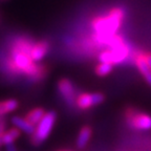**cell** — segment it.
<instances>
[{
  "label": "cell",
  "instance_id": "20",
  "mask_svg": "<svg viewBox=\"0 0 151 151\" xmlns=\"http://www.w3.org/2000/svg\"><path fill=\"white\" fill-rule=\"evenodd\" d=\"M62 151H69V150H62Z\"/></svg>",
  "mask_w": 151,
  "mask_h": 151
},
{
  "label": "cell",
  "instance_id": "14",
  "mask_svg": "<svg viewBox=\"0 0 151 151\" xmlns=\"http://www.w3.org/2000/svg\"><path fill=\"white\" fill-rule=\"evenodd\" d=\"M44 114H45L44 109L41 108V107H37V108H34V109H32L31 111H28L25 119L36 127V125L40 122L41 119L43 118Z\"/></svg>",
  "mask_w": 151,
  "mask_h": 151
},
{
  "label": "cell",
  "instance_id": "4",
  "mask_svg": "<svg viewBox=\"0 0 151 151\" xmlns=\"http://www.w3.org/2000/svg\"><path fill=\"white\" fill-rule=\"evenodd\" d=\"M128 54H129V50L123 42L121 44L116 45V46L110 47L109 50L103 52L100 55L99 60L100 62H108V63L111 64H118L124 61L127 58Z\"/></svg>",
  "mask_w": 151,
  "mask_h": 151
},
{
  "label": "cell",
  "instance_id": "7",
  "mask_svg": "<svg viewBox=\"0 0 151 151\" xmlns=\"http://www.w3.org/2000/svg\"><path fill=\"white\" fill-rule=\"evenodd\" d=\"M58 91L60 92L61 97L64 99V101L66 103L73 106L76 104V89L75 86H73V83L71 82L68 79H61V80L58 82Z\"/></svg>",
  "mask_w": 151,
  "mask_h": 151
},
{
  "label": "cell",
  "instance_id": "16",
  "mask_svg": "<svg viewBox=\"0 0 151 151\" xmlns=\"http://www.w3.org/2000/svg\"><path fill=\"white\" fill-rule=\"evenodd\" d=\"M6 120L5 116H0V134H2L3 132L6 130Z\"/></svg>",
  "mask_w": 151,
  "mask_h": 151
},
{
  "label": "cell",
  "instance_id": "17",
  "mask_svg": "<svg viewBox=\"0 0 151 151\" xmlns=\"http://www.w3.org/2000/svg\"><path fill=\"white\" fill-rule=\"evenodd\" d=\"M144 57H145V60H146L147 64H148V66L151 69V54H144Z\"/></svg>",
  "mask_w": 151,
  "mask_h": 151
},
{
  "label": "cell",
  "instance_id": "13",
  "mask_svg": "<svg viewBox=\"0 0 151 151\" xmlns=\"http://www.w3.org/2000/svg\"><path fill=\"white\" fill-rule=\"evenodd\" d=\"M90 137H91V128L89 126L82 127V129L79 132L78 137H77V147L79 149H83L87 145Z\"/></svg>",
  "mask_w": 151,
  "mask_h": 151
},
{
  "label": "cell",
  "instance_id": "5",
  "mask_svg": "<svg viewBox=\"0 0 151 151\" xmlns=\"http://www.w3.org/2000/svg\"><path fill=\"white\" fill-rule=\"evenodd\" d=\"M127 124L129 127L135 130H150L151 129V116L143 112H134L129 110L126 114Z\"/></svg>",
  "mask_w": 151,
  "mask_h": 151
},
{
  "label": "cell",
  "instance_id": "8",
  "mask_svg": "<svg viewBox=\"0 0 151 151\" xmlns=\"http://www.w3.org/2000/svg\"><path fill=\"white\" fill-rule=\"evenodd\" d=\"M50 45L46 41H38L34 43L31 50V58L35 63L40 62L48 52Z\"/></svg>",
  "mask_w": 151,
  "mask_h": 151
},
{
  "label": "cell",
  "instance_id": "12",
  "mask_svg": "<svg viewBox=\"0 0 151 151\" xmlns=\"http://www.w3.org/2000/svg\"><path fill=\"white\" fill-rule=\"evenodd\" d=\"M20 134H21V131L15 127L11 128V129H9V130H5L2 134H1L2 145L3 146H7V145L14 144V142L20 137Z\"/></svg>",
  "mask_w": 151,
  "mask_h": 151
},
{
  "label": "cell",
  "instance_id": "1",
  "mask_svg": "<svg viewBox=\"0 0 151 151\" xmlns=\"http://www.w3.org/2000/svg\"><path fill=\"white\" fill-rule=\"evenodd\" d=\"M34 42L26 38H18L12 45L7 68L14 73H22L34 81L42 78L43 67L32 60L31 50Z\"/></svg>",
  "mask_w": 151,
  "mask_h": 151
},
{
  "label": "cell",
  "instance_id": "19",
  "mask_svg": "<svg viewBox=\"0 0 151 151\" xmlns=\"http://www.w3.org/2000/svg\"><path fill=\"white\" fill-rule=\"evenodd\" d=\"M1 146H3V145H2V139H1V134H0V147Z\"/></svg>",
  "mask_w": 151,
  "mask_h": 151
},
{
  "label": "cell",
  "instance_id": "6",
  "mask_svg": "<svg viewBox=\"0 0 151 151\" xmlns=\"http://www.w3.org/2000/svg\"><path fill=\"white\" fill-rule=\"evenodd\" d=\"M105 97L101 92H93V93H81L76 99V105L81 109H88L90 107L97 106L103 103Z\"/></svg>",
  "mask_w": 151,
  "mask_h": 151
},
{
  "label": "cell",
  "instance_id": "18",
  "mask_svg": "<svg viewBox=\"0 0 151 151\" xmlns=\"http://www.w3.org/2000/svg\"><path fill=\"white\" fill-rule=\"evenodd\" d=\"M5 148H6V151H17V148L14 144L7 145V146H5Z\"/></svg>",
  "mask_w": 151,
  "mask_h": 151
},
{
  "label": "cell",
  "instance_id": "9",
  "mask_svg": "<svg viewBox=\"0 0 151 151\" xmlns=\"http://www.w3.org/2000/svg\"><path fill=\"white\" fill-rule=\"evenodd\" d=\"M11 123L15 128H17L20 131L24 132L26 134L32 135L35 132V126L33 124L28 122L25 118H21V116H13L11 119Z\"/></svg>",
  "mask_w": 151,
  "mask_h": 151
},
{
  "label": "cell",
  "instance_id": "10",
  "mask_svg": "<svg viewBox=\"0 0 151 151\" xmlns=\"http://www.w3.org/2000/svg\"><path fill=\"white\" fill-rule=\"evenodd\" d=\"M135 64H137V67L139 70V73L144 77L147 84H148L149 86H151V69L148 66V64H147L146 60H145L144 55H139V56H137V58H135Z\"/></svg>",
  "mask_w": 151,
  "mask_h": 151
},
{
  "label": "cell",
  "instance_id": "3",
  "mask_svg": "<svg viewBox=\"0 0 151 151\" xmlns=\"http://www.w3.org/2000/svg\"><path fill=\"white\" fill-rule=\"evenodd\" d=\"M57 120V113L55 111H47L35 127V132L31 135L32 144L38 146L50 137Z\"/></svg>",
  "mask_w": 151,
  "mask_h": 151
},
{
  "label": "cell",
  "instance_id": "11",
  "mask_svg": "<svg viewBox=\"0 0 151 151\" xmlns=\"http://www.w3.org/2000/svg\"><path fill=\"white\" fill-rule=\"evenodd\" d=\"M19 107V102L16 99H6L0 101V116H5L14 112Z\"/></svg>",
  "mask_w": 151,
  "mask_h": 151
},
{
  "label": "cell",
  "instance_id": "2",
  "mask_svg": "<svg viewBox=\"0 0 151 151\" xmlns=\"http://www.w3.org/2000/svg\"><path fill=\"white\" fill-rule=\"evenodd\" d=\"M125 16L124 11L121 9H113L105 16L94 19L92 27L100 37H110L121 27L123 19Z\"/></svg>",
  "mask_w": 151,
  "mask_h": 151
},
{
  "label": "cell",
  "instance_id": "15",
  "mask_svg": "<svg viewBox=\"0 0 151 151\" xmlns=\"http://www.w3.org/2000/svg\"><path fill=\"white\" fill-rule=\"evenodd\" d=\"M113 69V64L108 63V62H100L99 65L96 67V73L99 77H105L109 75Z\"/></svg>",
  "mask_w": 151,
  "mask_h": 151
}]
</instances>
